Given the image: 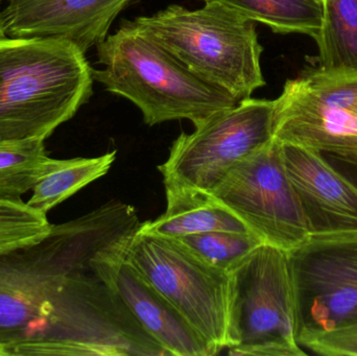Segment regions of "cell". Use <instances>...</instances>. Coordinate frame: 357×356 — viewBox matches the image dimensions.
Masks as SVG:
<instances>
[{
  "instance_id": "cell-20",
  "label": "cell",
  "mask_w": 357,
  "mask_h": 356,
  "mask_svg": "<svg viewBox=\"0 0 357 356\" xmlns=\"http://www.w3.org/2000/svg\"><path fill=\"white\" fill-rule=\"evenodd\" d=\"M52 227L46 215L21 199L0 198V254L40 242Z\"/></svg>"
},
{
  "instance_id": "cell-3",
  "label": "cell",
  "mask_w": 357,
  "mask_h": 356,
  "mask_svg": "<svg viewBox=\"0 0 357 356\" xmlns=\"http://www.w3.org/2000/svg\"><path fill=\"white\" fill-rule=\"evenodd\" d=\"M96 49L104 68L92 69L94 81L133 102L150 127L180 119L197 127L238 102L188 70L133 21H121Z\"/></svg>"
},
{
  "instance_id": "cell-13",
  "label": "cell",
  "mask_w": 357,
  "mask_h": 356,
  "mask_svg": "<svg viewBox=\"0 0 357 356\" xmlns=\"http://www.w3.org/2000/svg\"><path fill=\"white\" fill-rule=\"evenodd\" d=\"M119 290L142 327L169 355H215L177 309L157 293L127 259L119 271Z\"/></svg>"
},
{
  "instance_id": "cell-7",
  "label": "cell",
  "mask_w": 357,
  "mask_h": 356,
  "mask_svg": "<svg viewBox=\"0 0 357 356\" xmlns=\"http://www.w3.org/2000/svg\"><path fill=\"white\" fill-rule=\"evenodd\" d=\"M272 133L279 144L357 158V73L319 67L287 79L274 100Z\"/></svg>"
},
{
  "instance_id": "cell-1",
  "label": "cell",
  "mask_w": 357,
  "mask_h": 356,
  "mask_svg": "<svg viewBox=\"0 0 357 356\" xmlns=\"http://www.w3.org/2000/svg\"><path fill=\"white\" fill-rule=\"evenodd\" d=\"M142 224L133 206L110 201L0 254L3 356L169 355L119 290Z\"/></svg>"
},
{
  "instance_id": "cell-8",
  "label": "cell",
  "mask_w": 357,
  "mask_h": 356,
  "mask_svg": "<svg viewBox=\"0 0 357 356\" xmlns=\"http://www.w3.org/2000/svg\"><path fill=\"white\" fill-rule=\"evenodd\" d=\"M211 194L264 244L289 253L312 236L275 139L235 163Z\"/></svg>"
},
{
  "instance_id": "cell-5",
  "label": "cell",
  "mask_w": 357,
  "mask_h": 356,
  "mask_svg": "<svg viewBox=\"0 0 357 356\" xmlns=\"http://www.w3.org/2000/svg\"><path fill=\"white\" fill-rule=\"evenodd\" d=\"M230 355L305 356L289 253L264 244L231 270Z\"/></svg>"
},
{
  "instance_id": "cell-11",
  "label": "cell",
  "mask_w": 357,
  "mask_h": 356,
  "mask_svg": "<svg viewBox=\"0 0 357 356\" xmlns=\"http://www.w3.org/2000/svg\"><path fill=\"white\" fill-rule=\"evenodd\" d=\"M138 0H16L1 12L6 37L56 38L83 52L108 37L123 10Z\"/></svg>"
},
{
  "instance_id": "cell-24",
  "label": "cell",
  "mask_w": 357,
  "mask_h": 356,
  "mask_svg": "<svg viewBox=\"0 0 357 356\" xmlns=\"http://www.w3.org/2000/svg\"><path fill=\"white\" fill-rule=\"evenodd\" d=\"M0 356H3V353H2L1 348H0Z\"/></svg>"
},
{
  "instance_id": "cell-26",
  "label": "cell",
  "mask_w": 357,
  "mask_h": 356,
  "mask_svg": "<svg viewBox=\"0 0 357 356\" xmlns=\"http://www.w3.org/2000/svg\"><path fill=\"white\" fill-rule=\"evenodd\" d=\"M8 1L12 2V1H16V0H8Z\"/></svg>"
},
{
  "instance_id": "cell-15",
  "label": "cell",
  "mask_w": 357,
  "mask_h": 356,
  "mask_svg": "<svg viewBox=\"0 0 357 356\" xmlns=\"http://www.w3.org/2000/svg\"><path fill=\"white\" fill-rule=\"evenodd\" d=\"M116 159V150L94 158L56 160L48 158L45 169L33 185L27 204L46 213L82 188L108 173Z\"/></svg>"
},
{
  "instance_id": "cell-21",
  "label": "cell",
  "mask_w": 357,
  "mask_h": 356,
  "mask_svg": "<svg viewBox=\"0 0 357 356\" xmlns=\"http://www.w3.org/2000/svg\"><path fill=\"white\" fill-rule=\"evenodd\" d=\"M298 343L317 355L357 356V324L305 334L298 339Z\"/></svg>"
},
{
  "instance_id": "cell-9",
  "label": "cell",
  "mask_w": 357,
  "mask_h": 356,
  "mask_svg": "<svg viewBox=\"0 0 357 356\" xmlns=\"http://www.w3.org/2000/svg\"><path fill=\"white\" fill-rule=\"evenodd\" d=\"M274 100L245 98L173 142L163 181L211 192L227 171L273 139Z\"/></svg>"
},
{
  "instance_id": "cell-25",
  "label": "cell",
  "mask_w": 357,
  "mask_h": 356,
  "mask_svg": "<svg viewBox=\"0 0 357 356\" xmlns=\"http://www.w3.org/2000/svg\"><path fill=\"white\" fill-rule=\"evenodd\" d=\"M317 2H319V3L322 4L323 0H316Z\"/></svg>"
},
{
  "instance_id": "cell-14",
  "label": "cell",
  "mask_w": 357,
  "mask_h": 356,
  "mask_svg": "<svg viewBox=\"0 0 357 356\" xmlns=\"http://www.w3.org/2000/svg\"><path fill=\"white\" fill-rule=\"evenodd\" d=\"M163 184L167 210L154 221L142 223L138 233L174 240L210 231L252 233L211 192L172 181H163Z\"/></svg>"
},
{
  "instance_id": "cell-10",
  "label": "cell",
  "mask_w": 357,
  "mask_h": 356,
  "mask_svg": "<svg viewBox=\"0 0 357 356\" xmlns=\"http://www.w3.org/2000/svg\"><path fill=\"white\" fill-rule=\"evenodd\" d=\"M289 261L297 341L357 324V231L312 235Z\"/></svg>"
},
{
  "instance_id": "cell-19",
  "label": "cell",
  "mask_w": 357,
  "mask_h": 356,
  "mask_svg": "<svg viewBox=\"0 0 357 356\" xmlns=\"http://www.w3.org/2000/svg\"><path fill=\"white\" fill-rule=\"evenodd\" d=\"M177 240L206 263L227 272L264 244L255 234L232 231L203 232Z\"/></svg>"
},
{
  "instance_id": "cell-17",
  "label": "cell",
  "mask_w": 357,
  "mask_h": 356,
  "mask_svg": "<svg viewBox=\"0 0 357 356\" xmlns=\"http://www.w3.org/2000/svg\"><path fill=\"white\" fill-rule=\"evenodd\" d=\"M218 2L276 33H302L317 41L322 27V4L316 0H203Z\"/></svg>"
},
{
  "instance_id": "cell-2",
  "label": "cell",
  "mask_w": 357,
  "mask_h": 356,
  "mask_svg": "<svg viewBox=\"0 0 357 356\" xmlns=\"http://www.w3.org/2000/svg\"><path fill=\"white\" fill-rule=\"evenodd\" d=\"M65 39H0V144L50 137L93 93V73Z\"/></svg>"
},
{
  "instance_id": "cell-23",
  "label": "cell",
  "mask_w": 357,
  "mask_h": 356,
  "mask_svg": "<svg viewBox=\"0 0 357 356\" xmlns=\"http://www.w3.org/2000/svg\"><path fill=\"white\" fill-rule=\"evenodd\" d=\"M1 12L2 10H0V39H1V38L6 37V33H4L3 29V22H2Z\"/></svg>"
},
{
  "instance_id": "cell-4",
  "label": "cell",
  "mask_w": 357,
  "mask_h": 356,
  "mask_svg": "<svg viewBox=\"0 0 357 356\" xmlns=\"http://www.w3.org/2000/svg\"><path fill=\"white\" fill-rule=\"evenodd\" d=\"M133 22L188 70L238 102L266 86L255 22L218 2L197 10L172 4Z\"/></svg>"
},
{
  "instance_id": "cell-12",
  "label": "cell",
  "mask_w": 357,
  "mask_h": 356,
  "mask_svg": "<svg viewBox=\"0 0 357 356\" xmlns=\"http://www.w3.org/2000/svg\"><path fill=\"white\" fill-rule=\"evenodd\" d=\"M281 144L283 161L310 235L357 231V188L322 153Z\"/></svg>"
},
{
  "instance_id": "cell-18",
  "label": "cell",
  "mask_w": 357,
  "mask_h": 356,
  "mask_svg": "<svg viewBox=\"0 0 357 356\" xmlns=\"http://www.w3.org/2000/svg\"><path fill=\"white\" fill-rule=\"evenodd\" d=\"M48 158L43 138L0 144V198L21 199L31 192Z\"/></svg>"
},
{
  "instance_id": "cell-22",
  "label": "cell",
  "mask_w": 357,
  "mask_h": 356,
  "mask_svg": "<svg viewBox=\"0 0 357 356\" xmlns=\"http://www.w3.org/2000/svg\"><path fill=\"white\" fill-rule=\"evenodd\" d=\"M323 156L357 188V158H346L331 154H323Z\"/></svg>"
},
{
  "instance_id": "cell-16",
  "label": "cell",
  "mask_w": 357,
  "mask_h": 356,
  "mask_svg": "<svg viewBox=\"0 0 357 356\" xmlns=\"http://www.w3.org/2000/svg\"><path fill=\"white\" fill-rule=\"evenodd\" d=\"M322 27L317 44L320 68L357 73V0H323Z\"/></svg>"
},
{
  "instance_id": "cell-6",
  "label": "cell",
  "mask_w": 357,
  "mask_h": 356,
  "mask_svg": "<svg viewBox=\"0 0 357 356\" xmlns=\"http://www.w3.org/2000/svg\"><path fill=\"white\" fill-rule=\"evenodd\" d=\"M127 261L215 355L230 348L231 275L174 238L138 233Z\"/></svg>"
}]
</instances>
